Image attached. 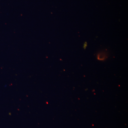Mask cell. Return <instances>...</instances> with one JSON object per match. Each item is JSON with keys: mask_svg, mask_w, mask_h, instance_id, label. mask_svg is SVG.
I'll return each mask as SVG.
<instances>
[{"mask_svg": "<svg viewBox=\"0 0 128 128\" xmlns=\"http://www.w3.org/2000/svg\"><path fill=\"white\" fill-rule=\"evenodd\" d=\"M107 57V56L106 53L104 51L98 53L97 55V58L99 60H104Z\"/></svg>", "mask_w": 128, "mask_h": 128, "instance_id": "obj_1", "label": "cell"}]
</instances>
